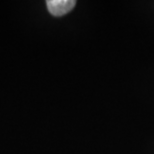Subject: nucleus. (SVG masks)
<instances>
[{"label": "nucleus", "instance_id": "f257e3e1", "mask_svg": "<svg viewBox=\"0 0 154 154\" xmlns=\"http://www.w3.org/2000/svg\"><path fill=\"white\" fill-rule=\"evenodd\" d=\"M49 12L54 16H62L71 11L76 4L74 0H48L46 2Z\"/></svg>", "mask_w": 154, "mask_h": 154}]
</instances>
